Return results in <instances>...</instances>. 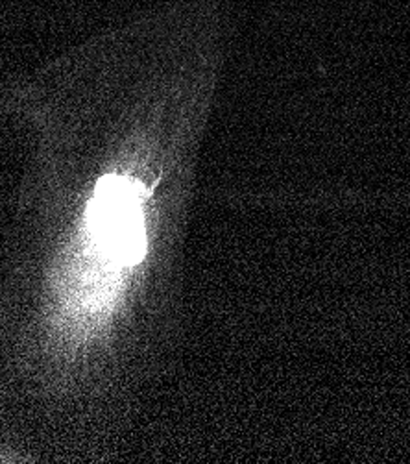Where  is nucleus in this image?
<instances>
[{
  "label": "nucleus",
  "mask_w": 410,
  "mask_h": 464,
  "mask_svg": "<svg viewBox=\"0 0 410 464\" xmlns=\"http://www.w3.org/2000/svg\"><path fill=\"white\" fill-rule=\"evenodd\" d=\"M43 76L41 344L43 376L58 396L80 366L100 364L120 284L147 252V206L161 172L147 150H131L133 139L111 137L87 46Z\"/></svg>",
  "instance_id": "nucleus-1"
}]
</instances>
